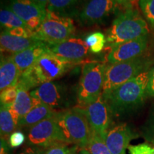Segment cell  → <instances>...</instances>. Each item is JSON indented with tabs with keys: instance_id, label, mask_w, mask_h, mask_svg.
<instances>
[{
	"instance_id": "1",
	"label": "cell",
	"mask_w": 154,
	"mask_h": 154,
	"mask_svg": "<svg viewBox=\"0 0 154 154\" xmlns=\"http://www.w3.org/2000/svg\"><path fill=\"white\" fill-rule=\"evenodd\" d=\"M149 79V70L144 71L112 91L102 94L111 113L121 116L140 107L147 94Z\"/></svg>"
},
{
	"instance_id": "2",
	"label": "cell",
	"mask_w": 154,
	"mask_h": 154,
	"mask_svg": "<svg viewBox=\"0 0 154 154\" xmlns=\"http://www.w3.org/2000/svg\"><path fill=\"white\" fill-rule=\"evenodd\" d=\"M75 63L51 51L42 56L30 68L21 74L17 85L29 90L60 78Z\"/></svg>"
},
{
	"instance_id": "3",
	"label": "cell",
	"mask_w": 154,
	"mask_h": 154,
	"mask_svg": "<svg viewBox=\"0 0 154 154\" xmlns=\"http://www.w3.org/2000/svg\"><path fill=\"white\" fill-rule=\"evenodd\" d=\"M55 117L65 143L80 149L88 147L92 132L82 107L57 111Z\"/></svg>"
},
{
	"instance_id": "4",
	"label": "cell",
	"mask_w": 154,
	"mask_h": 154,
	"mask_svg": "<svg viewBox=\"0 0 154 154\" xmlns=\"http://www.w3.org/2000/svg\"><path fill=\"white\" fill-rule=\"evenodd\" d=\"M149 25L137 10L127 9L116 18L108 31L106 43L111 48L148 35Z\"/></svg>"
},
{
	"instance_id": "5",
	"label": "cell",
	"mask_w": 154,
	"mask_h": 154,
	"mask_svg": "<svg viewBox=\"0 0 154 154\" xmlns=\"http://www.w3.org/2000/svg\"><path fill=\"white\" fill-rule=\"evenodd\" d=\"M106 68L105 64L99 62L87 63L83 66L76 91L77 101L81 106L93 103L103 93Z\"/></svg>"
},
{
	"instance_id": "6",
	"label": "cell",
	"mask_w": 154,
	"mask_h": 154,
	"mask_svg": "<svg viewBox=\"0 0 154 154\" xmlns=\"http://www.w3.org/2000/svg\"><path fill=\"white\" fill-rule=\"evenodd\" d=\"M75 32L76 28L72 18L47 11L45 18L34 31V38L47 44H57L72 38Z\"/></svg>"
},
{
	"instance_id": "7",
	"label": "cell",
	"mask_w": 154,
	"mask_h": 154,
	"mask_svg": "<svg viewBox=\"0 0 154 154\" xmlns=\"http://www.w3.org/2000/svg\"><path fill=\"white\" fill-rule=\"evenodd\" d=\"M149 64V60L140 57L132 60L111 63L109 66H106L102 94L112 91L141 72L148 70Z\"/></svg>"
},
{
	"instance_id": "8",
	"label": "cell",
	"mask_w": 154,
	"mask_h": 154,
	"mask_svg": "<svg viewBox=\"0 0 154 154\" xmlns=\"http://www.w3.org/2000/svg\"><path fill=\"white\" fill-rule=\"evenodd\" d=\"M28 144L37 148H47L58 143H65L55 115L30 127Z\"/></svg>"
},
{
	"instance_id": "9",
	"label": "cell",
	"mask_w": 154,
	"mask_h": 154,
	"mask_svg": "<svg viewBox=\"0 0 154 154\" xmlns=\"http://www.w3.org/2000/svg\"><path fill=\"white\" fill-rule=\"evenodd\" d=\"M83 109L87 116L92 134L105 140L111 124L112 113L102 94L96 101Z\"/></svg>"
},
{
	"instance_id": "10",
	"label": "cell",
	"mask_w": 154,
	"mask_h": 154,
	"mask_svg": "<svg viewBox=\"0 0 154 154\" xmlns=\"http://www.w3.org/2000/svg\"><path fill=\"white\" fill-rule=\"evenodd\" d=\"M31 96L41 103L49 106L54 110H64L69 104L66 88L56 82H48L42 84L30 91Z\"/></svg>"
},
{
	"instance_id": "11",
	"label": "cell",
	"mask_w": 154,
	"mask_h": 154,
	"mask_svg": "<svg viewBox=\"0 0 154 154\" xmlns=\"http://www.w3.org/2000/svg\"><path fill=\"white\" fill-rule=\"evenodd\" d=\"M115 0H88L78 14L79 21L84 25L99 24L116 8Z\"/></svg>"
},
{
	"instance_id": "12",
	"label": "cell",
	"mask_w": 154,
	"mask_h": 154,
	"mask_svg": "<svg viewBox=\"0 0 154 154\" xmlns=\"http://www.w3.org/2000/svg\"><path fill=\"white\" fill-rule=\"evenodd\" d=\"M9 9L33 31L40 26L47 14V9L42 8L33 0H9Z\"/></svg>"
},
{
	"instance_id": "13",
	"label": "cell",
	"mask_w": 154,
	"mask_h": 154,
	"mask_svg": "<svg viewBox=\"0 0 154 154\" xmlns=\"http://www.w3.org/2000/svg\"><path fill=\"white\" fill-rule=\"evenodd\" d=\"M148 46L149 36L146 35L112 47L106 59L111 63L132 60L141 57L147 49Z\"/></svg>"
},
{
	"instance_id": "14",
	"label": "cell",
	"mask_w": 154,
	"mask_h": 154,
	"mask_svg": "<svg viewBox=\"0 0 154 154\" xmlns=\"http://www.w3.org/2000/svg\"><path fill=\"white\" fill-rule=\"evenodd\" d=\"M51 53L63 59L77 63L89 54L90 49L86 40L80 38H71L57 44H47Z\"/></svg>"
},
{
	"instance_id": "15",
	"label": "cell",
	"mask_w": 154,
	"mask_h": 154,
	"mask_svg": "<svg viewBox=\"0 0 154 154\" xmlns=\"http://www.w3.org/2000/svg\"><path fill=\"white\" fill-rule=\"evenodd\" d=\"M136 135L126 124H121L109 130L105 143L112 154H126V151Z\"/></svg>"
},
{
	"instance_id": "16",
	"label": "cell",
	"mask_w": 154,
	"mask_h": 154,
	"mask_svg": "<svg viewBox=\"0 0 154 154\" xmlns=\"http://www.w3.org/2000/svg\"><path fill=\"white\" fill-rule=\"evenodd\" d=\"M47 44L41 42L39 44L21 51L12 54L13 59L16 63L21 74L30 68L36 61L44 54L49 52Z\"/></svg>"
},
{
	"instance_id": "17",
	"label": "cell",
	"mask_w": 154,
	"mask_h": 154,
	"mask_svg": "<svg viewBox=\"0 0 154 154\" xmlns=\"http://www.w3.org/2000/svg\"><path fill=\"white\" fill-rule=\"evenodd\" d=\"M41 42L35 38H24L11 35L5 31L2 32L0 36L1 51L10 53L11 54L24 51L39 44Z\"/></svg>"
},
{
	"instance_id": "18",
	"label": "cell",
	"mask_w": 154,
	"mask_h": 154,
	"mask_svg": "<svg viewBox=\"0 0 154 154\" xmlns=\"http://www.w3.org/2000/svg\"><path fill=\"white\" fill-rule=\"evenodd\" d=\"M21 73L11 56H2L0 63V91L17 86Z\"/></svg>"
},
{
	"instance_id": "19",
	"label": "cell",
	"mask_w": 154,
	"mask_h": 154,
	"mask_svg": "<svg viewBox=\"0 0 154 154\" xmlns=\"http://www.w3.org/2000/svg\"><path fill=\"white\" fill-rule=\"evenodd\" d=\"M17 86L18 88L17 96L14 103L11 106V110L19 124V121L27 114L32 108L39 103L40 101L32 97L29 90Z\"/></svg>"
},
{
	"instance_id": "20",
	"label": "cell",
	"mask_w": 154,
	"mask_h": 154,
	"mask_svg": "<svg viewBox=\"0 0 154 154\" xmlns=\"http://www.w3.org/2000/svg\"><path fill=\"white\" fill-rule=\"evenodd\" d=\"M56 113L57 111L40 102L32 108L29 112L19 121L18 127L30 128L45 119L54 116Z\"/></svg>"
},
{
	"instance_id": "21",
	"label": "cell",
	"mask_w": 154,
	"mask_h": 154,
	"mask_svg": "<svg viewBox=\"0 0 154 154\" xmlns=\"http://www.w3.org/2000/svg\"><path fill=\"white\" fill-rule=\"evenodd\" d=\"M79 3L80 0H49L47 11L62 17H70L76 14L78 16Z\"/></svg>"
},
{
	"instance_id": "22",
	"label": "cell",
	"mask_w": 154,
	"mask_h": 154,
	"mask_svg": "<svg viewBox=\"0 0 154 154\" xmlns=\"http://www.w3.org/2000/svg\"><path fill=\"white\" fill-rule=\"evenodd\" d=\"M18 127V123L15 120L11 110V106L1 104L0 109V134L1 138L7 139L15 131Z\"/></svg>"
},
{
	"instance_id": "23",
	"label": "cell",
	"mask_w": 154,
	"mask_h": 154,
	"mask_svg": "<svg viewBox=\"0 0 154 154\" xmlns=\"http://www.w3.org/2000/svg\"><path fill=\"white\" fill-rule=\"evenodd\" d=\"M0 22L5 31L17 27H28L26 23L10 9H2L0 11Z\"/></svg>"
},
{
	"instance_id": "24",
	"label": "cell",
	"mask_w": 154,
	"mask_h": 154,
	"mask_svg": "<svg viewBox=\"0 0 154 154\" xmlns=\"http://www.w3.org/2000/svg\"><path fill=\"white\" fill-rule=\"evenodd\" d=\"M85 40L90 51L94 54L101 52L107 42L104 34L100 32H95L88 34Z\"/></svg>"
},
{
	"instance_id": "25",
	"label": "cell",
	"mask_w": 154,
	"mask_h": 154,
	"mask_svg": "<svg viewBox=\"0 0 154 154\" xmlns=\"http://www.w3.org/2000/svg\"><path fill=\"white\" fill-rule=\"evenodd\" d=\"M79 148L66 143H58L42 149V154H78Z\"/></svg>"
},
{
	"instance_id": "26",
	"label": "cell",
	"mask_w": 154,
	"mask_h": 154,
	"mask_svg": "<svg viewBox=\"0 0 154 154\" xmlns=\"http://www.w3.org/2000/svg\"><path fill=\"white\" fill-rule=\"evenodd\" d=\"M87 148L91 154H112L107 147L105 140L94 134H91Z\"/></svg>"
},
{
	"instance_id": "27",
	"label": "cell",
	"mask_w": 154,
	"mask_h": 154,
	"mask_svg": "<svg viewBox=\"0 0 154 154\" xmlns=\"http://www.w3.org/2000/svg\"><path fill=\"white\" fill-rule=\"evenodd\" d=\"M138 4L147 22L154 26V0H138Z\"/></svg>"
},
{
	"instance_id": "28",
	"label": "cell",
	"mask_w": 154,
	"mask_h": 154,
	"mask_svg": "<svg viewBox=\"0 0 154 154\" xmlns=\"http://www.w3.org/2000/svg\"><path fill=\"white\" fill-rule=\"evenodd\" d=\"M17 92H18V88L17 86H13V87L7 88L5 91L1 92L0 99H1V104L11 106L14 103L15 100L17 99Z\"/></svg>"
},
{
	"instance_id": "29",
	"label": "cell",
	"mask_w": 154,
	"mask_h": 154,
	"mask_svg": "<svg viewBox=\"0 0 154 154\" xmlns=\"http://www.w3.org/2000/svg\"><path fill=\"white\" fill-rule=\"evenodd\" d=\"M128 149L129 154H154V146L146 143L130 145Z\"/></svg>"
},
{
	"instance_id": "30",
	"label": "cell",
	"mask_w": 154,
	"mask_h": 154,
	"mask_svg": "<svg viewBox=\"0 0 154 154\" xmlns=\"http://www.w3.org/2000/svg\"><path fill=\"white\" fill-rule=\"evenodd\" d=\"M26 140V136L22 131H16L11 134L8 138L9 146L13 149L20 147Z\"/></svg>"
},
{
	"instance_id": "31",
	"label": "cell",
	"mask_w": 154,
	"mask_h": 154,
	"mask_svg": "<svg viewBox=\"0 0 154 154\" xmlns=\"http://www.w3.org/2000/svg\"><path fill=\"white\" fill-rule=\"evenodd\" d=\"M11 35L24 38H34V32L28 27H17L12 29L5 31Z\"/></svg>"
},
{
	"instance_id": "32",
	"label": "cell",
	"mask_w": 154,
	"mask_h": 154,
	"mask_svg": "<svg viewBox=\"0 0 154 154\" xmlns=\"http://www.w3.org/2000/svg\"><path fill=\"white\" fill-rule=\"evenodd\" d=\"M147 94L154 98V65L149 70V79L147 86Z\"/></svg>"
},
{
	"instance_id": "33",
	"label": "cell",
	"mask_w": 154,
	"mask_h": 154,
	"mask_svg": "<svg viewBox=\"0 0 154 154\" xmlns=\"http://www.w3.org/2000/svg\"><path fill=\"white\" fill-rule=\"evenodd\" d=\"M18 154H42V149L34 146H29V147L24 148Z\"/></svg>"
},
{
	"instance_id": "34",
	"label": "cell",
	"mask_w": 154,
	"mask_h": 154,
	"mask_svg": "<svg viewBox=\"0 0 154 154\" xmlns=\"http://www.w3.org/2000/svg\"><path fill=\"white\" fill-rule=\"evenodd\" d=\"M137 0H115V2L119 5L126 7L127 8L129 9L136 2Z\"/></svg>"
},
{
	"instance_id": "35",
	"label": "cell",
	"mask_w": 154,
	"mask_h": 154,
	"mask_svg": "<svg viewBox=\"0 0 154 154\" xmlns=\"http://www.w3.org/2000/svg\"><path fill=\"white\" fill-rule=\"evenodd\" d=\"M9 146L6 139L1 138V154H9Z\"/></svg>"
},
{
	"instance_id": "36",
	"label": "cell",
	"mask_w": 154,
	"mask_h": 154,
	"mask_svg": "<svg viewBox=\"0 0 154 154\" xmlns=\"http://www.w3.org/2000/svg\"><path fill=\"white\" fill-rule=\"evenodd\" d=\"M33 1L35 2L37 5H39L43 9H47V5L49 0H33Z\"/></svg>"
},
{
	"instance_id": "37",
	"label": "cell",
	"mask_w": 154,
	"mask_h": 154,
	"mask_svg": "<svg viewBox=\"0 0 154 154\" xmlns=\"http://www.w3.org/2000/svg\"><path fill=\"white\" fill-rule=\"evenodd\" d=\"M78 154H91V153H90V151H88V149L84 148V149H81L79 151Z\"/></svg>"
},
{
	"instance_id": "38",
	"label": "cell",
	"mask_w": 154,
	"mask_h": 154,
	"mask_svg": "<svg viewBox=\"0 0 154 154\" xmlns=\"http://www.w3.org/2000/svg\"><path fill=\"white\" fill-rule=\"evenodd\" d=\"M153 128H154V119H153Z\"/></svg>"
}]
</instances>
